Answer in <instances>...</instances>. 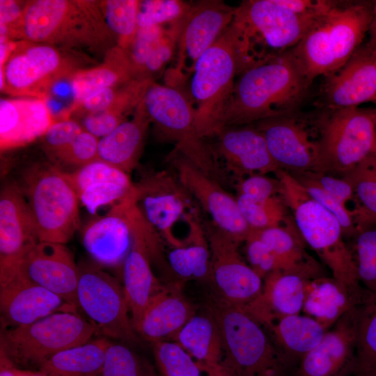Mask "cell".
I'll return each instance as SVG.
<instances>
[{
	"mask_svg": "<svg viewBox=\"0 0 376 376\" xmlns=\"http://www.w3.org/2000/svg\"><path fill=\"white\" fill-rule=\"evenodd\" d=\"M310 84L290 51L246 70L235 84L220 130L290 115Z\"/></svg>",
	"mask_w": 376,
	"mask_h": 376,
	"instance_id": "6da1fadb",
	"label": "cell"
},
{
	"mask_svg": "<svg viewBox=\"0 0 376 376\" xmlns=\"http://www.w3.org/2000/svg\"><path fill=\"white\" fill-rule=\"evenodd\" d=\"M222 340L220 376H293L295 368L266 328L242 308L217 294L206 305Z\"/></svg>",
	"mask_w": 376,
	"mask_h": 376,
	"instance_id": "7a4b0ae2",
	"label": "cell"
},
{
	"mask_svg": "<svg viewBox=\"0 0 376 376\" xmlns=\"http://www.w3.org/2000/svg\"><path fill=\"white\" fill-rule=\"evenodd\" d=\"M275 175L279 194L292 212L301 237L329 268L332 277L348 288L361 292L356 262L351 246L344 240L337 218L311 198L288 171L279 169Z\"/></svg>",
	"mask_w": 376,
	"mask_h": 376,
	"instance_id": "3957f363",
	"label": "cell"
},
{
	"mask_svg": "<svg viewBox=\"0 0 376 376\" xmlns=\"http://www.w3.org/2000/svg\"><path fill=\"white\" fill-rule=\"evenodd\" d=\"M111 36L98 3L71 0L26 1L21 20L9 31V38L21 40L91 48Z\"/></svg>",
	"mask_w": 376,
	"mask_h": 376,
	"instance_id": "277c9868",
	"label": "cell"
},
{
	"mask_svg": "<svg viewBox=\"0 0 376 376\" xmlns=\"http://www.w3.org/2000/svg\"><path fill=\"white\" fill-rule=\"evenodd\" d=\"M371 16L370 6L336 3L313 22L290 50L311 83L332 75L348 61L368 31Z\"/></svg>",
	"mask_w": 376,
	"mask_h": 376,
	"instance_id": "5b68a950",
	"label": "cell"
},
{
	"mask_svg": "<svg viewBox=\"0 0 376 376\" xmlns=\"http://www.w3.org/2000/svg\"><path fill=\"white\" fill-rule=\"evenodd\" d=\"M317 19L294 13L276 0L243 1L235 8L231 24L237 39L240 70L292 50Z\"/></svg>",
	"mask_w": 376,
	"mask_h": 376,
	"instance_id": "8992f818",
	"label": "cell"
},
{
	"mask_svg": "<svg viewBox=\"0 0 376 376\" xmlns=\"http://www.w3.org/2000/svg\"><path fill=\"white\" fill-rule=\"evenodd\" d=\"M191 94L196 104L195 125L199 135L214 136L224 116L240 70L237 39L230 24L217 40L196 61Z\"/></svg>",
	"mask_w": 376,
	"mask_h": 376,
	"instance_id": "52a82bcc",
	"label": "cell"
},
{
	"mask_svg": "<svg viewBox=\"0 0 376 376\" xmlns=\"http://www.w3.org/2000/svg\"><path fill=\"white\" fill-rule=\"evenodd\" d=\"M21 188L39 242L67 243L80 225V201L68 173L37 164L25 171Z\"/></svg>",
	"mask_w": 376,
	"mask_h": 376,
	"instance_id": "ba28073f",
	"label": "cell"
},
{
	"mask_svg": "<svg viewBox=\"0 0 376 376\" xmlns=\"http://www.w3.org/2000/svg\"><path fill=\"white\" fill-rule=\"evenodd\" d=\"M141 103L159 136L173 142L177 152L221 183L224 177L217 159L197 131L194 107L187 96L174 87L152 81Z\"/></svg>",
	"mask_w": 376,
	"mask_h": 376,
	"instance_id": "9c48e42d",
	"label": "cell"
},
{
	"mask_svg": "<svg viewBox=\"0 0 376 376\" xmlns=\"http://www.w3.org/2000/svg\"><path fill=\"white\" fill-rule=\"evenodd\" d=\"M96 331L94 324L75 312H56L4 331L0 348L15 364L40 367L55 354L88 342Z\"/></svg>",
	"mask_w": 376,
	"mask_h": 376,
	"instance_id": "30bf717a",
	"label": "cell"
},
{
	"mask_svg": "<svg viewBox=\"0 0 376 376\" xmlns=\"http://www.w3.org/2000/svg\"><path fill=\"white\" fill-rule=\"evenodd\" d=\"M316 172L345 175L376 157V113L357 107L332 110L320 120Z\"/></svg>",
	"mask_w": 376,
	"mask_h": 376,
	"instance_id": "8fae6325",
	"label": "cell"
},
{
	"mask_svg": "<svg viewBox=\"0 0 376 376\" xmlns=\"http://www.w3.org/2000/svg\"><path fill=\"white\" fill-rule=\"evenodd\" d=\"M152 263L169 270L157 232L136 207L132 216V241L123 266V289L132 325L136 331L152 300L166 286L155 276Z\"/></svg>",
	"mask_w": 376,
	"mask_h": 376,
	"instance_id": "7c38bea8",
	"label": "cell"
},
{
	"mask_svg": "<svg viewBox=\"0 0 376 376\" xmlns=\"http://www.w3.org/2000/svg\"><path fill=\"white\" fill-rule=\"evenodd\" d=\"M79 306L104 335L129 343L139 342L123 287L97 265L79 266Z\"/></svg>",
	"mask_w": 376,
	"mask_h": 376,
	"instance_id": "4fadbf2b",
	"label": "cell"
},
{
	"mask_svg": "<svg viewBox=\"0 0 376 376\" xmlns=\"http://www.w3.org/2000/svg\"><path fill=\"white\" fill-rule=\"evenodd\" d=\"M70 58L56 47L20 40L13 43L2 68L3 91L21 97H42L59 79L75 72Z\"/></svg>",
	"mask_w": 376,
	"mask_h": 376,
	"instance_id": "5bb4252c",
	"label": "cell"
},
{
	"mask_svg": "<svg viewBox=\"0 0 376 376\" xmlns=\"http://www.w3.org/2000/svg\"><path fill=\"white\" fill-rule=\"evenodd\" d=\"M205 228L211 255L210 281L216 294L233 305L246 306L260 295L263 280L242 257L239 242L212 223Z\"/></svg>",
	"mask_w": 376,
	"mask_h": 376,
	"instance_id": "9a60e30c",
	"label": "cell"
},
{
	"mask_svg": "<svg viewBox=\"0 0 376 376\" xmlns=\"http://www.w3.org/2000/svg\"><path fill=\"white\" fill-rule=\"evenodd\" d=\"M38 242L22 188L5 185L0 195V288L19 278L24 256Z\"/></svg>",
	"mask_w": 376,
	"mask_h": 376,
	"instance_id": "2e32d148",
	"label": "cell"
},
{
	"mask_svg": "<svg viewBox=\"0 0 376 376\" xmlns=\"http://www.w3.org/2000/svg\"><path fill=\"white\" fill-rule=\"evenodd\" d=\"M367 305L343 315L299 362L293 376H354L359 325Z\"/></svg>",
	"mask_w": 376,
	"mask_h": 376,
	"instance_id": "e0dca14e",
	"label": "cell"
},
{
	"mask_svg": "<svg viewBox=\"0 0 376 376\" xmlns=\"http://www.w3.org/2000/svg\"><path fill=\"white\" fill-rule=\"evenodd\" d=\"M136 204L134 184L122 201L103 216L90 220L82 230V244L98 266L123 267L132 241V214Z\"/></svg>",
	"mask_w": 376,
	"mask_h": 376,
	"instance_id": "ac0fdd59",
	"label": "cell"
},
{
	"mask_svg": "<svg viewBox=\"0 0 376 376\" xmlns=\"http://www.w3.org/2000/svg\"><path fill=\"white\" fill-rule=\"evenodd\" d=\"M176 153L171 158L172 164L182 187L211 217L217 228L240 244L244 242L251 228L240 211L236 198L226 192L221 183Z\"/></svg>",
	"mask_w": 376,
	"mask_h": 376,
	"instance_id": "d6986e66",
	"label": "cell"
},
{
	"mask_svg": "<svg viewBox=\"0 0 376 376\" xmlns=\"http://www.w3.org/2000/svg\"><path fill=\"white\" fill-rule=\"evenodd\" d=\"M79 270L63 244L37 242L24 256L19 278L26 279L60 297L74 310L79 306Z\"/></svg>",
	"mask_w": 376,
	"mask_h": 376,
	"instance_id": "ffe728a7",
	"label": "cell"
},
{
	"mask_svg": "<svg viewBox=\"0 0 376 376\" xmlns=\"http://www.w3.org/2000/svg\"><path fill=\"white\" fill-rule=\"evenodd\" d=\"M257 128L280 169L291 173L317 171L319 136H313L305 121L287 115L259 121Z\"/></svg>",
	"mask_w": 376,
	"mask_h": 376,
	"instance_id": "44dd1931",
	"label": "cell"
},
{
	"mask_svg": "<svg viewBox=\"0 0 376 376\" xmlns=\"http://www.w3.org/2000/svg\"><path fill=\"white\" fill-rule=\"evenodd\" d=\"M136 204L150 225L173 248L183 242L173 233L175 224L189 206L190 195L177 177L160 171L134 184Z\"/></svg>",
	"mask_w": 376,
	"mask_h": 376,
	"instance_id": "7402d4cb",
	"label": "cell"
},
{
	"mask_svg": "<svg viewBox=\"0 0 376 376\" xmlns=\"http://www.w3.org/2000/svg\"><path fill=\"white\" fill-rule=\"evenodd\" d=\"M327 77L323 95L331 110L376 101V53L367 46L357 49L342 68Z\"/></svg>",
	"mask_w": 376,
	"mask_h": 376,
	"instance_id": "603a6c76",
	"label": "cell"
},
{
	"mask_svg": "<svg viewBox=\"0 0 376 376\" xmlns=\"http://www.w3.org/2000/svg\"><path fill=\"white\" fill-rule=\"evenodd\" d=\"M214 136L217 159L221 157L227 168L241 179L245 175L275 173L280 169L257 127H225Z\"/></svg>",
	"mask_w": 376,
	"mask_h": 376,
	"instance_id": "cb8c5ba5",
	"label": "cell"
},
{
	"mask_svg": "<svg viewBox=\"0 0 376 376\" xmlns=\"http://www.w3.org/2000/svg\"><path fill=\"white\" fill-rule=\"evenodd\" d=\"M235 8L221 1H201L191 6L178 40L180 68L188 58L193 66L232 24Z\"/></svg>",
	"mask_w": 376,
	"mask_h": 376,
	"instance_id": "d4e9b609",
	"label": "cell"
},
{
	"mask_svg": "<svg viewBox=\"0 0 376 376\" xmlns=\"http://www.w3.org/2000/svg\"><path fill=\"white\" fill-rule=\"evenodd\" d=\"M54 122L44 98H1V150L17 148L42 136Z\"/></svg>",
	"mask_w": 376,
	"mask_h": 376,
	"instance_id": "484cf974",
	"label": "cell"
},
{
	"mask_svg": "<svg viewBox=\"0 0 376 376\" xmlns=\"http://www.w3.org/2000/svg\"><path fill=\"white\" fill-rule=\"evenodd\" d=\"M310 280L294 273L275 271L263 279L260 295L242 308L264 327L302 312Z\"/></svg>",
	"mask_w": 376,
	"mask_h": 376,
	"instance_id": "4316f807",
	"label": "cell"
},
{
	"mask_svg": "<svg viewBox=\"0 0 376 376\" xmlns=\"http://www.w3.org/2000/svg\"><path fill=\"white\" fill-rule=\"evenodd\" d=\"M182 283L166 284L148 305L136 328V333L151 343L170 340L196 314L194 306L180 291Z\"/></svg>",
	"mask_w": 376,
	"mask_h": 376,
	"instance_id": "83f0119b",
	"label": "cell"
},
{
	"mask_svg": "<svg viewBox=\"0 0 376 376\" xmlns=\"http://www.w3.org/2000/svg\"><path fill=\"white\" fill-rule=\"evenodd\" d=\"M371 300L366 290H352L334 277L324 276L308 281L302 313L327 331L346 313Z\"/></svg>",
	"mask_w": 376,
	"mask_h": 376,
	"instance_id": "f1b7e54d",
	"label": "cell"
},
{
	"mask_svg": "<svg viewBox=\"0 0 376 376\" xmlns=\"http://www.w3.org/2000/svg\"><path fill=\"white\" fill-rule=\"evenodd\" d=\"M63 305L68 306L60 297L24 278L0 288L3 319L15 327L31 324L61 310Z\"/></svg>",
	"mask_w": 376,
	"mask_h": 376,
	"instance_id": "f546056e",
	"label": "cell"
},
{
	"mask_svg": "<svg viewBox=\"0 0 376 376\" xmlns=\"http://www.w3.org/2000/svg\"><path fill=\"white\" fill-rule=\"evenodd\" d=\"M150 123L141 101L132 120L99 139L98 159L130 174L139 161Z\"/></svg>",
	"mask_w": 376,
	"mask_h": 376,
	"instance_id": "4dcf8cb0",
	"label": "cell"
},
{
	"mask_svg": "<svg viewBox=\"0 0 376 376\" xmlns=\"http://www.w3.org/2000/svg\"><path fill=\"white\" fill-rule=\"evenodd\" d=\"M254 231L274 254L278 271L297 274L308 280L326 276L320 264L306 251V244L296 227L287 223L284 226Z\"/></svg>",
	"mask_w": 376,
	"mask_h": 376,
	"instance_id": "1f68e13d",
	"label": "cell"
},
{
	"mask_svg": "<svg viewBox=\"0 0 376 376\" xmlns=\"http://www.w3.org/2000/svg\"><path fill=\"white\" fill-rule=\"evenodd\" d=\"M140 79L127 51L120 47L109 50L104 63L70 76L74 97L72 110L92 93L109 87L125 85Z\"/></svg>",
	"mask_w": 376,
	"mask_h": 376,
	"instance_id": "d6a6232c",
	"label": "cell"
},
{
	"mask_svg": "<svg viewBox=\"0 0 376 376\" xmlns=\"http://www.w3.org/2000/svg\"><path fill=\"white\" fill-rule=\"evenodd\" d=\"M265 327L295 369L327 331L318 321L301 313L279 318Z\"/></svg>",
	"mask_w": 376,
	"mask_h": 376,
	"instance_id": "836d02e7",
	"label": "cell"
},
{
	"mask_svg": "<svg viewBox=\"0 0 376 376\" xmlns=\"http://www.w3.org/2000/svg\"><path fill=\"white\" fill-rule=\"evenodd\" d=\"M172 341L181 345L196 360L203 372L219 366L223 357L218 325L209 312L194 315Z\"/></svg>",
	"mask_w": 376,
	"mask_h": 376,
	"instance_id": "e575fe53",
	"label": "cell"
},
{
	"mask_svg": "<svg viewBox=\"0 0 376 376\" xmlns=\"http://www.w3.org/2000/svg\"><path fill=\"white\" fill-rule=\"evenodd\" d=\"M189 230L187 238L168 255V263L173 275L185 281L210 280V250L205 232L191 217H187Z\"/></svg>",
	"mask_w": 376,
	"mask_h": 376,
	"instance_id": "d590c367",
	"label": "cell"
},
{
	"mask_svg": "<svg viewBox=\"0 0 376 376\" xmlns=\"http://www.w3.org/2000/svg\"><path fill=\"white\" fill-rule=\"evenodd\" d=\"M110 343L99 338L62 350L45 361L40 370L47 376H102Z\"/></svg>",
	"mask_w": 376,
	"mask_h": 376,
	"instance_id": "8d00e7d4",
	"label": "cell"
},
{
	"mask_svg": "<svg viewBox=\"0 0 376 376\" xmlns=\"http://www.w3.org/2000/svg\"><path fill=\"white\" fill-rule=\"evenodd\" d=\"M358 201L357 220L360 228L376 224V157H370L343 175Z\"/></svg>",
	"mask_w": 376,
	"mask_h": 376,
	"instance_id": "74e56055",
	"label": "cell"
},
{
	"mask_svg": "<svg viewBox=\"0 0 376 376\" xmlns=\"http://www.w3.org/2000/svg\"><path fill=\"white\" fill-rule=\"evenodd\" d=\"M139 3L136 0H107L98 3L107 28L118 40V46L125 49L138 29Z\"/></svg>",
	"mask_w": 376,
	"mask_h": 376,
	"instance_id": "f35d334b",
	"label": "cell"
},
{
	"mask_svg": "<svg viewBox=\"0 0 376 376\" xmlns=\"http://www.w3.org/2000/svg\"><path fill=\"white\" fill-rule=\"evenodd\" d=\"M236 200L240 211L251 229L281 226L286 221L284 203L276 196L260 199L237 194Z\"/></svg>",
	"mask_w": 376,
	"mask_h": 376,
	"instance_id": "ab89813d",
	"label": "cell"
},
{
	"mask_svg": "<svg viewBox=\"0 0 376 376\" xmlns=\"http://www.w3.org/2000/svg\"><path fill=\"white\" fill-rule=\"evenodd\" d=\"M152 344L160 376H201L199 364L178 343L163 340Z\"/></svg>",
	"mask_w": 376,
	"mask_h": 376,
	"instance_id": "60d3db41",
	"label": "cell"
},
{
	"mask_svg": "<svg viewBox=\"0 0 376 376\" xmlns=\"http://www.w3.org/2000/svg\"><path fill=\"white\" fill-rule=\"evenodd\" d=\"M354 239L351 248L359 281L372 301H376V226L366 227Z\"/></svg>",
	"mask_w": 376,
	"mask_h": 376,
	"instance_id": "b9f144b4",
	"label": "cell"
},
{
	"mask_svg": "<svg viewBox=\"0 0 376 376\" xmlns=\"http://www.w3.org/2000/svg\"><path fill=\"white\" fill-rule=\"evenodd\" d=\"M354 376H376V301L367 304L361 317Z\"/></svg>",
	"mask_w": 376,
	"mask_h": 376,
	"instance_id": "7bdbcfd3",
	"label": "cell"
},
{
	"mask_svg": "<svg viewBox=\"0 0 376 376\" xmlns=\"http://www.w3.org/2000/svg\"><path fill=\"white\" fill-rule=\"evenodd\" d=\"M304 187L308 194L332 213L340 222L344 236L354 238L359 233L356 211L351 212L347 206L324 191L306 173H291Z\"/></svg>",
	"mask_w": 376,
	"mask_h": 376,
	"instance_id": "ee69618b",
	"label": "cell"
},
{
	"mask_svg": "<svg viewBox=\"0 0 376 376\" xmlns=\"http://www.w3.org/2000/svg\"><path fill=\"white\" fill-rule=\"evenodd\" d=\"M191 6L178 0L140 1L138 28L162 26L164 23L180 21L185 17Z\"/></svg>",
	"mask_w": 376,
	"mask_h": 376,
	"instance_id": "f6af8a7d",
	"label": "cell"
},
{
	"mask_svg": "<svg viewBox=\"0 0 376 376\" xmlns=\"http://www.w3.org/2000/svg\"><path fill=\"white\" fill-rule=\"evenodd\" d=\"M102 376H157L129 347L110 343Z\"/></svg>",
	"mask_w": 376,
	"mask_h": 376,
	"instance_id": "bcb514c9",
	"label": "cell"
},
{
	"mask_svg": "<svg viewBox=\"0 0 376 376\" xmlns=\"http://www.w3.org/2000/svg\"><path fill=\"white\" fill-rule=\"evenodd\" d=\"M68 175L77 194L89 185L102 181L113 182L127 187L134 185L128 173L100 159L68 173Z\"/></svg>",
	"mask_w": 376,
	"mask_h": 376,
	"instance_id": "7dc6e473",
	"label": "cell"
},
{
	"mask_svg": "<svg viewBox=\"0 0 376 376\" xmlns=\"http://www.w3.org/2000/svg\"><path fill=\"white\" fill-rule=\"evenodd\" d=\"M98 138L83 130L70 144L54 157L52 159L54 165L59 168L63 164L75 171L98 160Z\"/></svg>",
	"mask_w": 376,
	"mask_h": 376,
	"instance_id": "c3c4849f",
	"label": "cell"
},
{
	"mask_svg": "<svg viewBox=\"0 0 376 376\" xmlns=\"http://www.w3.org/2000/svg\"><path fill=\"white\" fill-rule=\"evenodd\" d=\"M109 181L89 185L78 193L80 203L92 214L104 206L113 205L122 201L133 189Z\"/></svg>",
	"mask_w": 376,
	"mask_h": 376,
	"instance_id": "681fc988",
	"label": "cell"
},
{
	"mask_svg": "<svg viewBox=\"0 0 376 376\" xmlns=\"http://www.w3.org/2000/svg\"><path fill=\"white\" fill-rule=\"evenodd\" d=\"M166 31L162 26L138 28L136 33L125 49L141 79L143 66L152 52L163 40Z\"/></svg>",
	"mask_w": 376,
	"mask_h": 376,
	"instance_id": "f907efd6",
	"label": "cell"
},
{
	"mask_svg": "<svg viewBox=\"0 0 376 376\" xmlns=\"http://www.w3.org/2000/svg\"><path fill=\"white\" fill-rule=\"evenodd\" d=\"M84 130L81 125L73 119L56 120L42 136L43 148L52 160L70 144Z\"/></svg>",
	"mask_w": 376,
	"mask_h": 376,
	"instance_id": "816d5d0a",
	"label": "cell"
},
{
	"mask_svg": "<svg viewBox=\"0 0 376 376\" xmlns=\"http://www.w3.org/2000/svg\"><path fill=\"white\" fill-rule=\"evenodd\" d=\"M244 243L249 265L263 280L272 272L278 271L274 254L254 230L251 229Z\"/></svg>",
	"mask_w": 376,
	"mask_h": 376,
	"instance_id": "f5cc1de1",
	"label": "cell"
},
{
	"mask_svg": "<svg viewBox=\"0 0 376 376\" xmlns=\"http://www.w3.org/2000/svg\"><path fill=\"white\" fill-rule=\"evenodd\" d=\"M125 116L119 111L109 109L86 114L81 125L84 130L100 139L126 120Z\"/></svg>",
	"mask_w": 376,
	"mask_h": 376,
	"instance_id": "db71d44e",
	"label": "cell"
},
{
	"mask_svg": "<svg viewBox=\"0 0 376 376\" xmlns=\"http://www.w3.org/2000/svg\"><path fill=\"white\" fill-rule=\"evenodd\" d=\"M237 189L238 194L266 199L275 196L276 193H279V183L277 178H270L265 175H253L240 179Z\"/></svg>",
	"mask_w": 376,
	"mask_h": 376,
	"instance_id": "11a10c76",
	"label": "cell"
},
{
	"mask_svg": "<svg viewBox=\"0 0 376 376\" xmlns=\"http://www.w3.org/2000/svg\"><path fill=\"white\" fill-rule=\"evenodd\" d=\"M324 191L346 206L348 201L355 198L352 185L343 178H338L327 173L305 172Z\"/></svg>",
	"mask_w": 376,
	"mask_h": 376,
	"instance_id": "9f6ffc18",
	"label": "cell"
},
{
	"mask_svg": "<svg viewBox=\"0 0 376 376\" xmlns=\"http://www.w3.org/2000/svg\"><path fill=\"white\" fill-rule=\"evenodd\" d=\"M285 9L297 15L318 18L328 12L336 3L325 0H276Z\"/></svg>",
	"mask_w": 376,
	"mask_h": 376,
	"instance_id": "6f0895ef",
	"label": "cell"
},
{
	"mask_svg": "<svg viewBox=\"0 0 376 376\" xmlns=\"http://www.w3.org/2000/svg\"><path fill=\"white\" fill-rule=\"evenodd\" d=\"M120 90L117 87L100 89L87 97L73 111L79 109L88 114L106 110L116 102Z\"/></svg>",
	"mask_w": 376,
	"mask_h": 376,
	"instance_id": "680465c9",
	"label": "cell"
},
{
	"mask_svg": "<svg viewBox=\"0 0 376 376\" xmlns=\"http://www.w3.org/2000/svg\"><path fill=\"white\" fill-rule=\"evenodd\" d=\"M25 3L14 0L0 1V25H5L8 31L17 25L22 17Z\"/></svg>",
	"mask_w": 376,
	"mask_h": 376,
	"instance_id": "91938a15",
	"label": "cell"
},
{
	"mask_svg": "<svg viewBox=\"0 0 376 376\" xmlns=\"http://www.w3.org/2000/svg\"><path fill=\"white\" fill-rule=\"evenodd\" d=\"M18 369L14 362L0 348V376H17Z\"/></svg>",
	"mask_w": 376,
	"mask_h": 376,
	"instance_id": "94428289",
	"label": "cell"
},
{
	"mask_svg": "<svg viewBox=\"0 0 376 376\" xmlns=\"http://www.w3.org/2000/svg\"><path fill=\"white\" fill-rule=\"evenodd\" d=\"M368 32L370 39L367 47L376 53V1L372 6V16Z\"/></svg>",
	"mask_w": 376,
	"mask_h": 376,
	"instance_id": "6125c7cd",
	"label": "cell"
},
{
	"mask_svg": "<svg viewBox=\"0 0 376 376\" xmlns=\"http://www.w3.org/2000/svg\"><path fill=\"white\" fill-rule=\"evenodd\" d=\"M31 371L29 370L18 369L17 376H30Z\"/></svg>",
	"mask_w": 376,
	"mask_h": 376,
	"instance_id": "be15d7a7",
	"label": "cell"
},
{
	"mask_svg": "<svg viewBox=\"0 0 376 376\" xmlns=\"http://www.w3.org/2000/svg\"><path fill=\"white\" fill-rule=\"evenodd\" d=\"M30 376H47V375L40 370L38 372L31 371Z\"/></svg>",
	"mask_w": 376,
	"mask_h": 376,
	"instance_id": "e7e4bbea",
	"label": "cell"
}]
</instances>
